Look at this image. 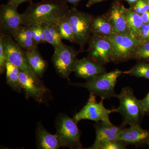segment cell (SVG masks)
Here are the masks:
<instances>
[{
	"label": "cell",
	"mask_w": 149,
	"mask_h": 149,
	"mask_svg": "<svg viewBox=\"0 0 149 149\" xmlns=\"http://www.w3.org/2000/svg\"><path fill=\"white\" fill-rule=\"evenodd\" d=\"M70 10L64 0H42L40 2L30 3L22 14V24L26 26L57 24L67 15Z\"/></svg>",
	"instance_id": "cell-1"
},
{
	"label": "cell",
	"mask_w": 149,
	"mask_h": 149,
	"mask_svg": "<svg viewBox=\"0 0 149 149\" xmlns=\"http://www.w3.org/2000/svg\"><path fill=\"white\" fill-rule=\"evenodd\" d=\"M120 101L117 108L114 109V112L118 113L122 117L121 125L140 124L142 117L145 115L140 100L136 98L133 89L129 87L123 88L117 97Z\"/></svg>",
	"instance_id": "cell-2"
},
{
	"label": "cell",
	"mask_w": 149,
	"mask_h": 149,
	"mask_svg": "<svg viewBox=\"0 0 149 149\" xmlns=\"http://www.w3.org/2000/svg\"><path fill=\"white\" fill-rule=\"evenodd\" d=\"M124 74V71L115 69L109 72H104L87 80L83 83L74 84V86L86 88L91 93L101 99L117 97L115 91L116 84L118 77Z\"/></svg>",
	"instance_id": "cell-3"
},
{
	"label": "cell",
	"mask_w": 149,
	"mask_h": 149,
	"mask_svg": "<svg viewBox=\"0 0 149 149\" xmlns=\"http://www.w3.org/2000/svg\"><path fill=\"white\" fill-rule=\"evenodd\" d=\"M94 17L91 14L78 10L74 6L70 8L68 14L75 44L79 46L82 52L92 35V24Z\"/></svg>",
	"instance_id": "cell-4"
},
{
	"label": "cell",
	"mask_w": 149,
	"mask_h": 149,
	"mask_svg": "<svg viewBox=\"0 0 149 149\" xmlns=\"http://www.w3.org/2000/svg\"><path fill=\"white\" fill-rule=\"evenodd\" d=\"M7 60L16 66L21 71L27 73L32 77L37 84L41 87H45L40 77L31 68L29 64L24 51L10 35L1 32Z\"/></svg>",
	"instance_id": "cell-5"
},
{
	"label": "cell",
	"mask_w": 149,
	"mask_h": 149,
	"mask_svg": "<svg viewBox=\"0 0 149 149\" xmlns=\"http://www.w3.org/2000/svg\"><path fill=\"white\" fill-rule=\"evenodd\" d=\"M111 44V62L114 63L128 61L141 40L132 34H116L108 37Z\"/></svg>",
	"instance_id": "cell-6"
},
{
	"label": "cell",
	"mask_w": 149,
	"mask_h": 149,
	"mask_svg": "<svg viewBox=\"0 0 149 149\" xmlns=\"http://www.w3.org/2000/svg\"><path fill=\"white\" fill-rule=\"evenodd\" d=\"M54 49L52 62L56 72L60 77L68 79L74 72L77 56L82 51L64 44Z\"/></svg>",
	"instance_id": "cell-7"
},
{
	"label": "cell",
	"mask_w": 149,
	"mask_h": 149,
	"mask_svg": "<svg viewBox=\"0 0 149 149\" xmlns=\"http://www.w3.org/2000/svg\"><path fill=\"white\" fill-rule=\"evenodd\" d=\"M56 133L60 137L63 147L70 149L83 148L77 123L66 114L59 115L55 121Z\"/></svg>",
	"instance_id": "cell-8"
},
{
	"label": "cell",
	"mask_w": 149,
	"mask_h": 149,
	"mask_svg": "<svg viewBox=\"0 0 149 149\" xmlns=\"http://www.w3.org/2000/svg\"><path fill=\"white\" fill-rule=\"evenodd\" d=\"M94 94L91 93L88 102L79 112L73 116V119L77 123L82 120L109 122V114L114 112V109H108L103 104L104 99L97 102Z\"/></svg>",
	"instance_id": "cell-9"
},
{
	"label": "cell",
	"mask_w": 149,
	"mask_h": 149,
	"mask_svg": "<svg viewBox=\"0 0 149 149\" xmlns=\"http://www.w3.org/2000/svg\"><path fill=\"white\" fill-rule=\"evenodd\" d=\"M88 44V58L103 65L111 62L112 46L108 37L92 35Z\"/></svg>",
	"instance_id": "cell-10"
},
{
	"label": "cell",
	"mask_w": 149,
	"mask_h": 149,
	"mask_svg": "<svg viewBox=\"0 0 149 149\" xmlns=\"http://www.w3.org/2000/svg\"><path fill=\"white\" fill-rule=\"evenodd\" d=\"M17 8L7 3L0 7V31L5 34L11 35L23 25L22 16L17 11Z\"/></svg>",
	"instance_id": "cell-11"
},
{
	"label": "cell",
	"mask_w": 149,
	"mask_h": 149,
	"mask_svg": "<svg viewBox=\"0 0 149 149\" xmlns=\"http://www.w3.org/2000/svg\"><path fill=\"white\" fill-rule=\"evenodd\" d=\"M126 9L122 0H113L109 9L103 14L111 23L116 34H131L125 17Z\"/></svg>",
	"instance_id": "cell-12"
},
{
	"label": "cell",
	"mask_w": 149,
	"mask_h": 149,
	"mask_svg": "<svg viewBox=\"0 0 149 149\" xmlns=\"http://www.w3.org/2000/svg\"><path fill=\"white\" fill-rule=\"evenodd\" d=\"M94 126L96 132L95 140L93 145L87 149H99L104 144L117 141L120 132L125 128L121 125L116 126L111 122L105 121L96 122Z\"/></svg>",
	"instance_id": "cell-13"
},
{
	"label": "cell",
	"mask_w": 149,
	"mask_h": 149,
	"mask_svg": "<svg viewBox=\"0 0 149 149\" xmlns=\"http://www.w3.org/2000/svg\"><path fill=\"white\" fill-rule=\"evenodd\" d=\"M19 78L25 98L28 100L31 97L38 102H42L47 88L38 85L32 77L23 71L19 72Z\"/></svg>",
	"instance_id": "cell-14"
},
{
	"label": "cell",
	"mask_w": 149,
	"mask_h": 149,
	"mask_svg": "<svg viewBox=\"0 0 149 149\" xmlns=\"http://www.w3.org/2000/svg\"><path fill=\"white\" fill-rule=\"evenodd\" d=\"M74 72L76 77L88 80L107 72V70L104 65L99 64L87 57L77 60Z\"/></svg>",
	"instance_id": "cell-15"
},
{
	"label": "cell",
	"mask_w": 149,
	"mask_h": 149,
	"mask_svg": "<svg viewBox=\"0 0 149 149\" xmlns=\"http://www.w3.org/2000/svg\"><path fill=\"white\" fill-rule=\"evenodd\" d=\"M149 140V131L141 128L140 124L130 125L123 128L120 132L117 141H123L127 145L139 146L146 144Z\"/></svg>",
	"instance_id": "cell-16"
},
{
	"label": "cell",
	"mask_w": 149,
	"mask_h": 149,
	"mask_svg": "<svg viewBox=\"0 0 149 149\" xmlns=\"http://www.w3.org/2000/svg\"><path fill=\"white\" fill-rule=\"evenodd\" d=\"M36 139L37 148L39 149H57L63 147L60 136L56 133L53 135L49 133L41 122L37 125Z\"/></svg>",
	"instance_id": "cell-17"
},
{
	"label": "cell",
	"mask_w": 149,
	"mask_h": 149,
	"mask_svg": "<svg viewBox=\"0 0 149 149\" xmlns=\"http://www.w3.org/2000/svg\"><path fill=\"white\" fill-rule=\"evenodd\" d=\"M24 52L31 68L40 78H42L47 68L48 63L40 54L38 47L25 50Z\"/></svg>",
	"instance_id": "cell-18"
},
{
	"label": "cell",
	"mask_w": 149,
	"mask_h": 149,
	"mask_svg": "<svg viewBox=\"0 0 149 149\" xmlns=\"http://www.w3.org/2000/svg\"><path fill=\"white\" fill-rule=\"evenodd\" d=\"M10 35L19 45L24 49L38 47L33 41L30 26L22 25Z\"/></svg>",
	"instance_id": "cell-19"
},
{
	"label": "cell",
	"mask_w": 149,
	"mask_h": 149,
	"mask_svg": "<svg viewBox=\"0 0 149 149\" xmlns=\"http://www.w3.org/2000/svg\"><path fill=\"white\" fill-rule=\"evenodd\" d=\"M92 33V35L106 37L116 34L112 25L104 15L93 18Z\"/></svg>",
	"instance_id": "cell-20"
},
{
	"label": "cell",
	"mask_w": 149,
	"mask_h": 149,
	"mask_svg": "<svg viewBox=\"0 0 149 149\" xmlns=\"http://www.w3.org/2000/svg\"><path fill=\"white\" fill-rule=\"evenodd\" d=\"M20 71L16 66L7 61L6 67L7 83L14 91L18 93H21L22 91L19 78Z\"/></svg>",
	"instance_id": "cell-21"
},
{
	"label": "cell",
	"mask_w": 149,
	"mask_h": 149,
	"mask_svg": "<svg viewBox=\"0 0 149 149\" xmlns=\"http://www.w3.org/2000/svg\"><path fill=\"white\" fill-rule=\"evenodd\" d=\"M125 15L130 33L132 35L137 37L143 24L141 15L136 13L130 7L126 8Z\"/></svg>",
	"instance_id": "cell-22"
},
{
	"label": "cell",
	"mask_w": 149,
	"mask_h": 149,
	"mask_svg": "<svg viewBox=\"0 0 149 149\" xmlns=\"http://www.w3.org/2000/svg\"><path fill=\"white\" fill-rule=\"evenodd\" d=\"M45 34L46 42L54 48L63 44L55 24H43L41 25Z\"/></svg>",
	"instance_id": "cell-23"
},
{
	"label": "cell",
	"mask_w": 149,
	"mask_h": 149,
	"mask_svg": "<svg viewBox=\"0 0 149 149\" xmlns=\"http://www.w3.org/2000/svg\"><path fill=\"white\" fill-rule=\"evenodd\" d=\"M56 25L62 40H67L70 42L75 44L74 35L68 20V15L61 19Z\"/></svg>",
	"instance_id": "cell-24"
},
{
	"label": "cell",
	"mask_w": 149,
	"mask_h": 149,
	"mask_svg": "<svg viewBox=\"0 0 149 149\" xmlns=\"http://www.w3.org/2000/svg\"><path fill=\"white\" fill-rule=\"evenodd\" d=\"M124 72V74L149 80V62L140 61L130 70Z\"/></svg>",
	"instance_id": "cell-25"
},
{
	"label": "cell",
	"mask_w": 149,
	"mask_h": 149,
	"mask_svg": "<svg viewBox=\"0 0 149 149\" xmlns=\"http://www.w3.org/2000/svg\"><path fill=\"white\" fill-rule=\"evenodd\" d=\"M133 59L139 61L149 62V41H141L136 48Z\"/></svg>",
	"instance_id": "cell-26"
},
{
	"label": "cell",
	"mask_w": 149,
	"mask_h": 149,
	"mask_svg": "<svg viewBox=\"0 0 149 149\" xmlns=\"http://www.w3.org/2000/svg\"><path fill=\"white\" fill-rule=\"evenodd\" d=\"M7 58L6 56L3 44V38L0 35V72L1 74H2L6 71V63Z\"/></svg>",
	"instance_id": "cell-27"
},
{
	"label": "cell",
	"mask_w": 149,
	"mask_h": 149,
	"mask_svg": "<svg viewBox=\"0 0 149 149\" xmlns=\"http://www.w3.org/2000/svg\"><path fill=\"white\" fill-rule=\"evenodd\" d=\"M131 8L136 13L141 15L149 10V6L146 0H139L136 4Z\"/></svg>",
	"instance_id": "cell-28"
},
{
	"label": "cell",
	"mask_w": 149,
	"mask_h": 149,
	"mask_svg": "<svg viewBox=\"0 0 149 149\" xmlns=\"http://www.w3.org/2000/svg\"><path fill=\"white\" fill-rule=\"evenodd\" d=\"M127 145L123 141H115L104 144L99 149H125L127 148Z\"/></svg>",
	"instance_id": "cell-29"
},
{
	"label": "cell",
	"mask_w": 149,
	"mask_h": 149,
	"mask_svg": "<svg viewBox=\"0 0 149 149\" xmlns=\"http://www.w3.org/2000/svg\"><path fill=\"white\" fill-rule=\"evenodd\" d=\"M137 37L141 41H149V23L143 24Z\"/></svg>",
	"instance_id": "cell-30"
},
{
	"label": "cell",
	"mask_w": 149,
	"mask_h": 149,
	"mask_svg": "<svg viewBox=\"0 0 149 149\" xmlns=\"http://www.w3.org/2000/svg\"><path fill=\"white\" fill-rule=\"evenodd\" d=\"M30 27H31L33 41H34L35 45L36 46H38V45L40 43H42L40 33H39V25H34V26H31Z\"/></svg>",
	"instance_id": "cell-31"
},
{
	"label": "cell",
	"mask_w": 149,
	"mask_h": 149,
	"mask_svg": "<svg viewBox=\"0 0 149 149\" xmlns=\"http://www.w3.org/2000/svg\"><path fill=\"white\" fill-rule=\"evenodd\" d=\"M140 102L144 114L149 113V92L143 99L140 100Z\"/></svg>",
	"instance_id": "cell-32"
},
{
	"label": "cell",
	"mask_w": 149,
	"mask_h": 149,
	"mask_svg": "<svg viewBox=\"0 0 149 149\" xmlns=\"http://www.w3.org/2000/svg\"><path fill=\"white\" fill-rule=\"evenodd\" d=\"M32 2V0H8L7 3L18 7L19 5L23 3Z\"/></svg>",
	"instance_id": "cell-33"
},
{
	"label": "cell",
	"mask_w": 149,
	"mask_h": 149,
	"mask_svg": "<svg viewBox=\"0 0 149 149\" xmlns=\"http://www.w3.org/2000/svg\"><path fill=\"white\" fill-rule=\"evenodd\" d=\"M39 31L42 43H47L46 42L45 34L44 29L41 25H39Z\"/></svg>",
	"instance_id": "cell-34"
},
{
	"label": "cell",
	"mask_w": 149,
	"mask_h": 149,
	"mask_svg": "<svg viewBox=\"0 0 149 149\" xmlns=\"http://www.w3.org/2000/svg\"><path fill=\"white\" fill-rule=\"evenodd\" d=\"M107 1V0H88L86 6L87 8H90L92 6L94 5L97 3L105 1Z\"/></svg>",
	"instance_id": "cell-35"
},
{
	"label": "cell",
	"mask_w": 149,
	"mask_h": 149,
	"mask_svg": "<svg viewBox=\"0 0 149 149\" xmlns=\"http://www.w3.org/2000/svg\"><path fill=\"white\" fill-rule=\"evenodd\" d=\"M143 23L147 24L149 23V10L147 11L145 13L141 15Z\"/></svg>",
	"instance_id": "cell-36"
},
{
	"label": "cell",
	"mask_w": 149,
	"mask_h": 149,
	"mask_svg": "<svg viewBox=\"0 0 149 149\" xmlns=\"http://www.w3.org/2000/svg\"><path fill=\"white\" fill-rule=\"evenodd\" d=\"M67 3L72 5L74 7H77V6L79 5L80 3L83 0H64Z\"/></svg>",
	"instance_id": "cell-37"
},
{
	"label": "cell",
	"mask_w": 149,
	"mask_h": 149,
	"mask_svg": "<svg viewBox=\"0 0 149 149\" xmlns=\"http://www.w3.org/2000/svg\"><path fill=\"white\" fill-rule=\"evenodd\" d=\"M122 1L127 2L130 6V7L132 8L136 4V3L138 2L139 0H122Z\"/></svg>",
	"instance_id": "cell-38"
},
{
	"label": "cell",
	"mask_w": 149,
	"mask_h": 149,
	"mask_svg": "<svg viewBox=\"0 0 149 149\" xmlns=\"http://www.w3.org/2000/svg\"><path fill=\"white\" fill-rule=\"evenodd\" d=\"M146 144L147 145H148V148L149 149V140H148V141H147Z\"/></svg>",
	"instance_id": "cell-39"
},
{
	"label": "cell",
	"mask_w": 149,
	"mask_h": 149,
	"mask_svg": "<svg viewBox=\"0 0 149 149\" xmlns=\"http://www.w3.org/2000/svg\"><path fill=\"white\" fill-rule=\"evenodd\" d=\"M146 1L147 3H148V4L149 6V0H146Z\"/></svg>",
	"instance_id": "cell-40"
}]
</instances>
